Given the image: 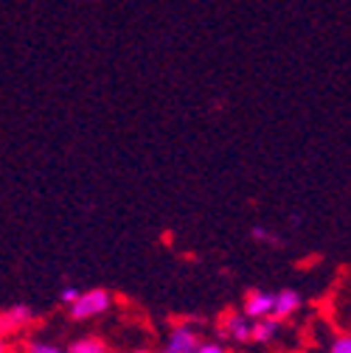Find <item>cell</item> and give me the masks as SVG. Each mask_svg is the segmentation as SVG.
Instances as JSON below:
<instances>
[{"label":"cell","instance_id":"1","mask_svg":"<svg viewBox=\"0 0 351 353\" xmlns=\"http://www.w3.org/2000/svg\"><path fill=\"white\" fill-rule=\"evenodd\" d=\"M73 320H93L102 317L113 308V294L107 289H91V292H79V297L68 305Z\"/></svg>","mask_w":351,"mask_h":353},{"label":"cell","instance_id":"2","mask_svg":"<svg viewBox=\"0 0 351 353\" xmlns=\"http://www.w3.org/2000/svg\"><path fill=\"white\" fill-rule=\"evenodd\" d=\"M202 342V334L197 325L191 323H180V325H174L166 336V345L158 350V353H194Z\"/></svg>","mask_w":351,"mask_h":353},{"label":"cell","instance_id":"3","mask_svg":"<svg viewBox=\"0 0 351 353\" xmlns=\"http://www.w3.org/2000/svg\"><path fill=\"white\" fill-rule=\"evenodd\" d=\"M31 323H34V312L28 305H12L6 312H0V336L23 334Z\"/></svg>","mask_w":351,"mask_h":353},{"label":"cell","instance_id":"4","mask_svg":"<svg viewBox=\"0 0 351 353\" xmlns=\"http://www.w3.org/2000/svg\"><path fill=\"white\" fill-rule=\"evenodd\" d=\"M250 325H253V320H247L242 312H228V314H222V323H219V334L236 345H245V342H250Z\"/></svg>","mask_w":351,"mask_h":353},{"label":"cell","instance_id":"5","mask_svg":"<svg viewBox=\"0 0 351 353\" xmlns=\"http://www.w3.org/2000/svg\"><path fill=\"white\" fill-rule=\"evenodd\" d=\"M242 314L247 320H261L273 314V294L265 289H250L245 303H242Z\"/></svg>","mask_w":351,"mask_h":353},{"label":"cell","instance_id":"6","mask_svg":"<svg viewBox=\"0 0 351 353\" xmlns=\"http://www.w3.org/2000/svg\"><path fill=\"white\" fill-rule=\"evenodd\" d=\"M301 305H303V300H301V294L295 289H281V292L273 294V314L270 317H276L278 323L292 320L301 312Z\"/></svg>","mask_w":351,"mask_h":353},{"label":"cell","instance_id":"7","mask_svg":"<svg viewBox=\"0 0 351 353\" xmlns=\"http://www.w3.org/2000/svg\"><path fill=\"white\" fill-rule=\"evenodd\" d=\"M281 331V323L276 317H261V320H253L250 325V342H258V345H267L278 336Z\"/></svg>","mask_w":351,"mask_h":353},{"label":"cell","instance_id":"8","mask_svg":"<svg viewBox=\"0 0 351 353\" xmlns=\"http://www.w3.org/2000/svg\"><path fill=\"white\" fill-rule=\"evenodd\" d=\"M68 350H70V353H113V350L107 347V342L99 339V336H82V339H76Z\"/></svg>","mask_w":351,"mask_h":353},{"label":"cell","instance_id":"9","mask_svg":"<svg viewBox=\"0 0 351 353\" xmlns=\"http://www.w3.org/2000/svg\"><path fill=\"white\" fill-rule=\"evenodd\" d=\"M26 353H70L59 345H51V342H39V339H31L26 342Z\"/></svg>","mask_w":351,"mask_h":353},{"label":"cell","instance_id":"10","mask_svg":"<svg viewBox=\"0 0 351 353\" xmlns=\"http://www.w3.org/2000/svg\"><path fill=\"white\" fill-rule=\"evenodd\" d=\"M253 239L256 241H265V244H273V247H281L284 244L281 236H276L273 230H265V228H253Z\"/></svg>","mask_w":351,"mask_h":353},{"label":"cell","instance_id":"11","mask_svg":"<svg viewBox=\"0 0 351 353\" xmlns=\"http://www.w3.org/2000/svg\"><path fill=\"white\" fill-rule=\"evenodd\" d=\"M329 353H351V336L348 334H337L329 342Z\"/></svg>","mask_w":351,"mask_h":353},{"label":"cell","instance_id":"12","mask_svg":"<svg viewBox=\"0 0 351 353\" xmlns=\"http://www.w3.org/2000/svg\"><path fill=\"white\" fill-rule=\"evenodd\" d=\"M194 353H231L222 342H200V347Z\"/></svg>","mask_w":351,"mask_h":353},{"label":"cell","instance_id":"13","mask_svg":"<svg viewBox=\"0 0 351 353\" xmlns=\"http://www.w3.org/2000/svg\"><path fill=\"white\" fill-rule=\"evenodd\" d=\"M76 297H79V289H73V286H65V289H62V294H59V300H62L65 305H70Z\"/></svg>","mask_w":351,"mask_h":353},{"label":"cell","instance_id":"14","mask_svg":"<svg viewBox=\"0 0 351 353\" xmlns=\"http://www.w3.org/2000/svg\"><path fill=\"white\" fill-rule=\"evenodd\" d=\"M0 353H12V350H9V342H6V336H0Z\"/></svg>","mask_w":351,"mask_h":353}]
</instances>
